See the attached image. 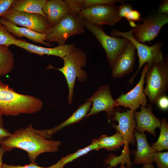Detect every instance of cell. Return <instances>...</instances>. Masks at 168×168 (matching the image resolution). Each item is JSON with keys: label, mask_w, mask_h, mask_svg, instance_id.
<instances>
[{"label": "cell", "mask_w": 168, "mask_h": 168, "mask_svg": "<svg viewBox=\"0 0 168 168\" xmlns=\"http://www.w3.org/2000/svg\"><path fill=\"white\" fill-rule=\"evenodd\" d=\"M0 144L6 152H10L14 148L25 151L31 163H35L37 157L43 153L58 152L61 142L46 139L36 134L30 124L25 128L16 130Z\"/></svg>", "instance_id": "6da1fadb"}, {"label": "cell", "mask_w": 168, "mask_h": 168, "mask_svg": "<svg viewBox=\"0 0 168 168\" xmlns=\"http://www.w3.org/2000/svg\"><path fill=\"white\" fill-rule=\"evenodd\" d=\"M43 104L40 99L17 93L0 80V115L34 114L41 110Z\"/></svg>", "instance_id": "7a4b0ae2"}, {"label": "cell", "mask_w": 168, "mask_h": 168, "mask_svg": "<svg viewBox=\"0 0 168 168\" xmlns=\"http://www.w3.org/2000/svg\"><path fill=\"white\" fill-rule=\"evenodd\" d=\"M62 58L64 62L62 68H56L51 66L48 67L58 70L65 77L69 89L68 103L70 105L72 103L76 79L81 82H86L87 79V73L82 69L86 66L87 56L82 50L75 46Z\"/></svg>", "instance_id": "3957f363"}, {"label": "cell", "mask_w": 168, "mask_h": 168, "mask_svg": "<svg viewBox=\"0 0 168 168\" xmlns=\"http://www.w3.org/2000/svg\"><path fill=\"white\" fill-rule=\"evenodd\" d=\"M144 92L151 103L165 95L168 88V62L167 59L155 63L148 69L145 75Z\"/></svg>", "instance_id": "277c9868"}, {"label": "cell", "mask_w": 168, "mask_h": 168, "mask_svg": "<svg viewBox=\"0 0 168 168\" xmlns=\"http://www.w3.org/2000/svg\"><path fill=\"white\" fill-rule=\"evenodd\" d=\"M111 35L114 37L122 36L127 38L133 43L137 50L139 58L138 67L136 72L128 81L129 83L133 84L136 75L146 63H147L149 68L154 63L164 60L161 49L163 43L158 41L151 46L140 43L133 38L132 30L128 31L122 32L114 29L112 30Z\"/></svg>", "instance_id": "5b68a950"}, {"label": "cell", "mask_w": 168, "mask_h": 168, "mask_svg": "<svg viewBox=\"0 0 168 168\" xmlns=\"http://www.w3.org/2000/svg\"><path fill=\"white\" fill-rule=\"evenodd\" d=\"M83 23L96 37L105 50L110 66L111 68L122 50L130 40L125 37L110 36L103 30V26L91 24L84 19Z\"/></svg>", "instance_id": "8992f818"}, {"label": "cell", "mask_w": 168, "mask_h": 168, "mask_svg": "<svg viewBox=\"0 0 168 168\" xmlns=\"http://www.w3.org/2000/svg\"><path fill=\"white\" fill-rule=\"evenodd\" d=\"M83 20L79 14H70L50 30L46 35L45 41L55 42L58 45L65 44L70 37L84 33Z\"/></svg>", "instance_id": "52a82bcc"}, {"label": "cell", "mask_w": 168, "mask_h": 168, "mask_svg": "<svg viewBox=\"0 0 168 168\" xmlns=\"http://www.w3.org/2000/svg\"><path fill=\"white\" fill-rule=\"evenodd\" d=\"M132 29L133 37L138 42L144 44L154 40L162 26L168 23V14L157 12L142 17L140 22Z\"/></svg>", "instance_id": "ba28073f"}, {"label": "cell", "mask_w": 168, "mask_h": 168, "mask_svg": "<svg viewBox=\"0 0 168 168\" xmlns=\"http://www.w3.org/2000/svg\"><path fill=\"white\" fill-rule=\"evenodd\" d=\"M1 17L14 25L25 27L42 34L46 35L52 28L47 19L39 14L20 12L9 9Z\"/></svg>", "instance_id": "9c48e42d"}, {"label": "cell", "mask_w": 168, "mask_h": 168, "mask_svg": "<svg viewBox=\"0 0 168 168\" xmlns=\"http://www.w3.org/2000/svg\"><path fill=\"white\" fill-rule=\"evenodd\" d=\"M119 7L115 3L93 5L81 11L79 15L88 22L98 25L113 26L118 22Z\"/></svg>", "instance_id": "30bf717a"}, {"label": "cell", "mask_w": 168, "mask_h": 168, "mask_svg": "<svg viewBox=\"0 0 168 168\" xmlns=\"http://www.w3.org/2000/svg\"><path fill=\"white\" fill-rule=\"evenodd\" d=\"M133 113L134 111L131 110L121 112L119 109L116 108L110 119V120L117 121L119 123L118 125L113 123L111 125L121 135L124 142V147H129V144L135 145L136 142L134 133L136 123Z\"/></svg>", "instance_id": "8fae6325"}, {"label": "cell", "mask_w": 168, "mask_h": 168, "mask_svg": "<svg viewBox=\"0 0 168 168\" xmlns=\"http://www.w3.org/2000/svg\"><path fill=\"white\" fill-rule=\"evenodd\" d=\"M149 68L146 63L142 69L140 79L135 87L128 93H122L116 99V107L123 106L136 110L140 105L146 106L147 104V96L144 92V85L146 72Z\"/></svg>", "instance_id": "7c38bea8"}, {"label": "cell", "mask_w": 168, "mask_h": 168, "mask_svg": "<svg viewBox=\"0 0 168 168\" xmlns=\"http://www.w3.org/2000/svg\"><path fill=\"white\" fill-rule=\"evenodd\" d=\"M91 103L92 107L85 118L105 111L107 117L111 119L113 116L116 102L112 97L109 84L101 86L94 94L86 100Z\"/></svg>", "instance_id": "4fadbf2b"}, {"label": "cell", "mask_w": 168, "mask_h": 168, "mask_svg": "<svg viewBox=\"0 0 168 168\" xmlns=\"http://www.w3.org/2000/svg\"><path fill=\"white\" fill-rule=\"evenodd\" d=\"M135 47L130 40L116 59L112 68L111 76L120 78L132 72L136 62Z\"/></svg>", "instance_id": "5bb4252c"}, {"label": "cell", "mask_w": 168, "mask_h": 168, "mask_svg": "<svg viewBox=\"0 0 168 168\" xmlns=\"http://www.w3.org/2000/svg\"><path fill=\"white\" fill-rule=\"evenodd\" d=\"M140 108L139 112L134 111V117L136 123V131L140 133L147 131L155 136V129L160 128L161 121L153 113L151 105L149 104L147 107L142 106Z\"/></svg>", "instance_id": "9a60e30c"}, {"label": "cell", "mask_w": 168, "mask_h": 168, "mask_svg": "<svg viewBox=\"0 0 168 168\" xmlns=\"http://www.w3.org/2000/svg\"><path fill=\"white\" fill-rule=\"evenodd\" d=\"M42 10L52 28L72 13L70 7L65 0H46Z\"/></svg>", "instance_id": "2e32d148"}, {"label": "cell", "mask_w": 168, "mask_h": 168, "mask_svg": "<svg viewBox=\"0 0 168 168\" xmlns=\"http://www.w3.org/2000/svg\"><path fill=\"white\" fill-rule=\"evenodd\" d=\"M30 53L41 56L44 54L58 56L61 58L65 56L75 46L73 44L58 45L53 48L40 47L26 42L25 40L17 39L14 44Z\"/></svg>", "instance_id": "e0dca14e"}, {"label": "cell", "mask_w": 168, "mask_h": 168, "mask_svg": "<svg viewBox=\"0 0 168 168\" xmlns=\"http://www.w3.org/2000/svg\"><path fill=\"white\" fill-rule=\"evenodd\" d=\"M91 105V102L86 100L84 104L79 106L71 116L58 125L50 129L38 130L34 128V131L45 138H51L54 134L63 128L77 123L85 117L90 111Z\"/></svg>", "instance_id": "ac0fdd59"}, {"label": "cell", "mask_w": 168, "mask_h": 168, "mask_svg": "<svg viewBox=\"0 0 168 168\" xmlns=\"http://www.w3.org/2000/svg\"><path fill=\"white\" fill-rule=\"evenodd\" d=\"M134 133L137 143V150L133 153L134 155L133 163L136 165L152 163L157 151L149 145L144 133L135 130Z\"/></svg>", "instance_id": "d6986e66"}, {"label": "cell", "mask_w": 168, "mask_h": 168, "mask_svg": "<svg viewBox=\"0 0 168 168\" xmlns=\"http://www.w3.org/2000/svg\"><path fill=\"white\" fill-rule=\"evenodd\" d=\"M0 23L8 31L18 38L24 37L36 43L49 47L52 46V44L45 41V34L35 32L25 27H18L1 17Z\"/></svg>", "instance_id": "ffe728a7"}, {"label": "cell", "mask_w": 168, "mask_h": 168, "mask_svg": "<svg viewBox=\"0 0 168 168\" xmlns=\"http://www.w3.org/2000/svg\"><path fill=\"white\" fill-rule=\"evenodd\" d=\"M46 0H14L10 9L40 14L47 19L42 9Z\"/></svg>", "instance_id": "44dd1931"}, {"label": "cell", "mask_w": 168, "mask_h": 168, "mask_svg": "<svg viewBox=\"0 0 168 168\" xmlns=\"http://www.w3.org/2000/svg\"><path fill=\"white\" fill-rule=\"evenodd\" d=\"M14 63V55L9 46L0 45V77L8 75L12 71Z\"/></svg>", "instance_id": "7402d4cb"}, {"label": "cell", "mask_w": 168, "mask_h": 168, "mask_svg": "<svg viewBox=\"0 0 168 168\" xmlns=\"http://www.w3.org/2000/svg\"><path fill=\"white\" fill-rule=\"evenodd\" d=\"M130 151L129 147H124L121 152V154L119 156L111 154L109 155L104 161V165L109 166L105 168H112L116 167L118 164H120V166H124L126 164L127 168H131L133 164L130 157Z\"/></svg>", "instance_id": "603a6c76"}, {"label": "cell", "mask_w": 168, "mask_h": 168, "mask_svg": "<svg viewBox=\"0 0 168 168\" xmlns=\"http://www.w3.org/2000/svg\"><path fill=\"white\" fill-rule=\"evenodd\" d=\"M97 139L100 149L104 148L108 151L118 149L124 144L121 135L117 131L111 136L103 134Z\"/></svg>", "instance_id": "cb8c5ba5"}, {"label": "cell", "mask_w": 168, "mask_h": 168, "mask_svg": "<svg viewBox=\"0 0 168 168\" xmlns=\"http://www.w3.org/2000/svg\"><path fill=\"white\" fill-rule=\"evenodd\" d=\"M100 149L97 138L93 139L91 143L89 145L83 148L79 149L76 152L69 154L65 156H62L56 163L60 167H64L67 163L72 161L92 150L98 151Z\"/></svg>", "instance_id": "d4e9b609"}, {"label": "cell", "mask_w": 168, "mask_h": 168, "mask_svg": "<svg viewBox=\"0 0 168 168\" xmlns=\"http://www.w3.org/2000/svg\"><path fill=\"white\" fill-rule=\"evenodd\" d=\"M160 127V134L157 140L151 144V147L157 152L168 149V124L165 118H162Z\"/></svg>", "instance_id": "484cf974"}, {"label": "cell", "mask_w": 168, "mask_h": 168, "mask_svg": "<svg viewBox=\"0 0 168 168\" xmlns=\"http://www.w3.org/2000/svg\"><path fill=\"white\" fill-rule=\"evenodd\" d=\"M153 161L158 168H168V152H157L154 156Z\"/></svg>", "instance_id": "4316f807"}, {"label": "cell", "mask_w": 168, "mask_h": 168, "mask_svg": "<svg viewBox=\"0 0 168 168\" xmlns=\"http://www.w3.org/2000/svg\"><path fill=\"white\" fill-rule=\"evenodd\" d=\"M16 39L14 35L7 30L0 33V45L9 46L14 44Z\"/></svg>", "instance_id": "83f0119b"}, {"label": "cell", "mask_w": 168, "mask_h": 168, "mask_svg": "<svg viewBox=\"0 0 168 168\" xmlns=\"http://www.w3.org/2000/svg\"><path fill=\"white\" fill-rule=\"evenodd\" d=\"M125 2L122 0H83V9L96 5L116 3H121Z\"/></svg>", "instance_id": "f1b7e54d"}, {"label": "cell", "mask_w": 168, "mask_h": 168, "mask_svg": "<svg viewBox=\"0 0 168 168\" xmlns=\"http://www.w3.org/2000/svg\"><path fill=\"white\" fill-rule=\"evenodd\" d=\"M83 0H65L70 8L72 13L78 15L83 9Z\"/></svg>", "instance_id": "f546056e"}, {"label": "cell", "mask_w": 168, "mask_h": 168, "mask_svg": "<svg viewBox=\"0 0 168 168\" xmlns=\"http://www.w3.org/2000/svg\"><path fill=\"white\" fill-rule=\"evenodd\" d=\"M2 168H64V167H60L56 163L49 167H42L38 166L37 164L35 162L24 166L8 165L3 163Z\"/></svg>", "instance_id": "4dcf8cb0"}, {"label": "cell", "mask_w": 168, "mask_h": 168, "mask_svg": "<svg viewBox=\"0 0 168 168\" xmlns=\"http://www.w3.org/2000/svg\"><path fill=\"white\" fill-rule=\"evenodd\" d=\"M119 11L117 15V19L119 21L123 18L124 17L125 15L130 11L133 10L131 4L125 3V2L121 3V5L118 7Z\"/></svg>", "instance_id": "1f68e13d"}, {"label": "cell", "mask_w": 168, "mask_h": 168, "mask_svg": "<svg viewBox=\"0 0 168 168\" xmlns=\"http://www.w3.org/2000/svg\"><path fill=\"white\" fill-rule=\"evenodd\" d=\"M124 17L129 22L130 21L134 22L136 21H140L142 19L140 12L137 10L133 9L126 14Z\"/></svg>", "instance_id": "d6a6232c"}, {"label": "cell", "mask_w": 168, "mask_h": 168, "mask_svg": "<svg viewBox=\"0 0 168 168\" xmlns=\"http://www.w3.org/2000/svg\"><path fill=\"white\" fill-rule=\"evenodd\" d=\"M14 0H0V17L10 8Z\"/></svg>", "instance_id": "836d02e7"}, {"label": "cell", "mask_w": 168, "mask_h": 168, "mask_svg": "<svg viewBox=\"0 0 168 168\" xmlns=\"http://www.w3.org/2000/svg\"><path fill=\"white\" fill-rule=\"evenodd\" d=\"M156 103L161 110H166L168 108V97L165 95L161 96L157 100Z\"/></svg>", "instance_id": "e575fe53"}, {"label": "cell", "mask_w": 168, "mask_h": 168, "mask_svg": "<svg viewBox=\"0 0 168 168\" xmlns=\"http://www.w3.org/2000/svg\"><path fill=\"white\" fill-rule=\"evenodd\" d=\"M157 13L161 14H168V0H162L157 10Z\"/></svg>", "instance_id": "d590c367"}, {"label": "cell", "mask_w": 168, "mask_h": 168, "mask_svg": "<svg viewBox=\"0 0 168 168\" xmlns=\"http://www.w3.org/2000/svg\"><path fill=\"white\" fill-rule=\"evenodd\" d=\"M12 134V133L4 127H0V143L3 140L11 136Z\"/></svg>", "instance_id": "8d00e7d4"}, {"label": "cell", "mask_w": 168, "mask_h": 168, "mask_svg": "<svg viewBox=\"0 0 168 168\" xmlns=\"http://www.w3.org/2000/svg\"><path fill=\"white\" fill-rule=\"evenodd\" d=\"M6 152L5 150L2 147H0V168H2L3 163L2 157L4 153Z\"/></svg>", "instance_id": "74e56055"}, {"label": "cell", "mask_w": 168, "mask_h": 168, "mask_svg": "<svg viewBox=\"0 0 168 168\" xmlns=\"http://www.w3.org/2000/svg\"><path fill=\"white\" fill-rule=\"evenodd\" d=\"M142 168H155L152 163H147L143 164Z\"/></svg>", "instance_id": "f35d334b"}, {"label": "cell", "mask_w": 168, "mask_h": 168, "mask_svg": "<svg viewBox=\"0 0 168 168\" xmlns=\"http://www.w3.org/2000/svg\"><path fill=\"white\" fill-rule=\"evenodd\" d=\"M6 30L5 27L0 23V33Z\"/></svg>", "instance_id": "ab89813d"}, {"label": "cell", "mask_w": 168, "mask_h": 168, "mask_svg": "<svg viewBox=\"0 0 168 168\" xmlns=\"http://www.w3.org/2000/svg\"><path fill=\"white\" fill-rule=\"evenodd\" d=\"M0 127H3V120L2 116L0 115Z\"/></svg>", "instance_id": "60d3db41"}, {"label": "cell", "mask_w": 168, "mask_h": 168, "mask_svg": "<svg viewBox=\"0 0 168 168\" xmlns=\"http://www.w3.org/2000/svg\"><path fill=\"white\" fill-rule=\"evenodd\" d=\"M129 22L131 26L134 28L136 26V24H135L134 22L130 21H129Z\"/></svg>", "instance_id": "b9f144b4"}, {"label": "cell", "mask_w": 168, "mask_h": 168, "mask_svg": "<svg viewBox=\"0 0 168 168\" xmlns=\"http://www.w3.org/2000/svg\"><path fill=\"white\" fill-rule=\"evenodd\" d=\"M119 168H127L125 166H120Z\"/></svg>", "instance_id": "7bdbcfd3"}]
</instances>
